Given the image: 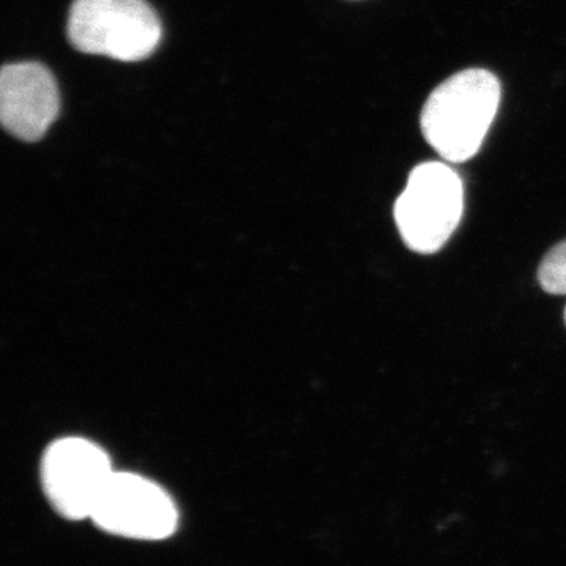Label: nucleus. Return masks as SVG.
I'll return each mask as SVG.
<instances>
[{
	"label": "nucleus",
	"instance_id": "obj_1",
	"mask_svg": "<svg viewBox=\"0 0 566 566\" xmlns=\"http://www.w3.org/2000/svg\"><path fill=\"white\" fill-rule=\"evenodd\" d=\"M501 103V84L486 70H465L442 82L424 103L420 125L447 163L474 158Z\"/></svg>",
	"mask_w": 566,
	"mask_h": 566
},
{
	"label": "nucleus",
	"instance_id": "obj_2",
	"mask_svg": "<svg viewBox=\"0 0 566 566\" xmlns=\"http://www.w3.org/2000/svg\"><path fill=\"white\" fill-rule=\"evenodd\" d=\"M69 36L84 54L139 62L158 48L163 25L147 0H74Z\"/></svg>",
	"mask_w": 566,
	"mask_h": 566
},
{
	"label": "nucleus",
	"instance_id": "obj_3",
	"mask_svg": "<svg viewBox=\"0 0 566 566\" xmlns=\"http://www.w3.org/2000/svg\"><path fill=\"white\" fill-rule=\"evenodd\" d=\"M464 211L460 175L444 163H423L409 175L394 216L405 244L417 253L444 248Z\"/></svg>",
	"mask_w": 566,
	"mask_h": 566
},
{
	"label": "nucleus",
	"instance_id": "obj_4",
	"mask_svg": "<svg viewBox=\"0 0 566 566\" xmlns=\"http://www.w3.org/2000/svg\"><path fill=\"white\" fill-rule=\"evenodd\" d=\"M114 472L109 455L88 439H57L41 458L44 494L52 509L71 521L92 516Z\"/></svg>",
	"mask_w": 566,
	"mask_h": 566
},
{
	"label": "nucleus",
	"instance_id": "obj_5",
	"mask_svg": "<svg viewBox=\"0 0 566 566\" xmlns=\"http://www.w3.org/2000/svg\"><path fill=\"white\" fill-rule=\"evenodd\" d=\"M91 520L111 535L134 539H166L178 527L174 499L145 476L114 472Z\"/></svg>",
	"mask_w": 566,
	"mask_h": 566
},
{
	"label": "nucleus",
	"instance_id": "obj_6",
	"mask_svg": "<svg viewBox=\"0 0 566 566\" xmlns=\"http://www.w3.org/2000/svg\"><path fill=\"white\" fill-rule=\"evenodd\" d=\"M61 111L57 82L36 62L7 63L0 73V120L25 142L40 140Z\"/></svg>",
	"mask_w": 566,
	"mask_h": 566
},
{
	"label": "nucleus",
	"instance_id": "obj_7",
	"mask_svg": "<svg viewBox=\"0 0 566 566\" xmlns=\"http://www.w3.org/2000/svg\"><path fill=\"white\" fill-rule=\"evenodd\" d=\"M538 281L549 294H566V240L547 252L538 268Z\"/></svg>",
	"mask_w": 566,
	"mask_h": 566
},
{
	"label": "nucleus",
	"instance_id": "obj_8",
	"mask_svg": "<svg viewBox=\"0 0 566 566\" xmlns=\"http://www.w3.org/2000/svg\"><path fill=\"white\" fill-rule=\"evenodd\" d=\"M565 323H566V308H565Z\"/></svg>",
	"mask_w": 566,
	"mask_h": 566
}]
</instances>
